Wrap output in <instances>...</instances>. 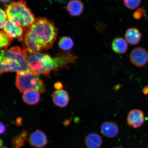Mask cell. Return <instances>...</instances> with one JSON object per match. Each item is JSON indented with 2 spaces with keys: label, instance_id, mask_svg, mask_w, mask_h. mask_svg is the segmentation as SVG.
<instances>
[{
  "label": "cell",
  "instance_id": "cell-1",
  "mask_svg": "<svg viewBox=\"0 0 148 148\" xmlns=\"http://www.w3.org/2000/svg\"><path fill=\"white\" fill-rule=\"evenodd\" d=\"M58 29L52 20L40 17L24 33L22 40L23 50L27 55L41 53L53 47L56 40Z\"/></svg>",
  "mask_w": 148,
  "mask_h": 148
},
{
  "label": "cell",
  "instance_id": "cell-2",
  "mask_svg": "<svg viewBox=\"0 0 148 148\" xmlns=\"http://www.w3.org/2000/svg\"><path fill=\"white\" fill-rule=\"evenodd\" d=\"M76 58L69 54L61 55L53 58L47 53H38L27 55V60L32 73L38 75L47 76L52 70L60 69L74 62Z\"/></svg>",
  "mask_w": 148,
  "mask_h": 148
},
{
  "label": "cell",
  "instance_id": "cell-3",
  "mask_svg": "<svg viewBox=\"0 0 148 148\" xmlns=\"http://www.w3.org/2000/svg\"><path fill=\"white\" fill-rule=\"evenodd\" d=\"M26 53L17 46L0 49V75L9 72H32L28 64Z\"/></svg>",
  "mask_w": 148,
  "mask_h": 148
},
{
  "label": "cell",
  "instance_id": "cell-4",
  "mask_svg": "<svg viewBox=\"0 0 148 148\" xmlns=\"http://www.w3.org/2000/svg\"><path fill=\"white\" fill-rule=\"evenodd\" d=\"M4 5L8 19L23 28L25 33L34 23L36 18L25 0L12 1Z\"/></svg>",
  "mask_w": 148,
  "mask_h": 148
},
{
  "label": "cell",
  "instance_id": "cell-5",
  "mask_svg": "<svg viewBox=\"0 0 148 148\" xmlns=\"http://www.w3.org/2000/svg\"><path fill=\"white\" fill-rule=\"evenodd\" d=\"M16 85L21 92L32 90H38L40 93H43L46 91L43 81L38 75L31 71L17 72Z\"/></svg>",
  "mask_w": 148,
  "mask_h": 148
},
{
  "label": "cell",
  "instance_id": "cell-6",
  "mask_svg": "<svg viewBox=\"0 0 148 148\" xmlns=\"http://www.w3.org/2000/svg\"><path fill=\"white\" fill-rule=\"evenodd\" d=\"M131 62L138 67L145 66L148 62V52L146 49L141 47L135 48L130 55Z\"/></svg>",
  "mask_w": 148,
  "mask_h": 148
},
{
  "label": "cell",
  "instance_id": "cell-7",
  "mask_svg": "<svg viewBox=\"0 0 148 148\" xmlns=\"http://www.w3.org/2000/svg\"><path fill=\"white\" fill-rule=\"evenodd\" d=\"M3 31L11 38L17 39L20 41H22L25 33L23 28L8 19L3 25Z\"/></svg>",
  "mask_w": 148,
  "mask_h": 148
},
{
  "label": "cell",
  "instance_id": "cell-8",
  "mask_svg": "<svg viewBox=\"0 0 148 148\" xmlns=\"http://www.w3.org/2000/svg\"><path fill=\"white\" fill-rule=\"evenodd\" d=\"M145 116L143 111L138 109L131 110L127 116V123L130 126L137 128L143 125Z\"/></svg>",
  "mask_w": 148,
  "mask_h": 148
},
{
  "label": "cell",
  "instance_id": "cell-9",
  "mask_svg": "<svg viewBox=\"0 0 148 148\" xmlns=\"http://www.w3.org/2000/svg\"><path fill=\"white\" fill-rule=\"evenodd\" d=\"M28 140L31 146L37 148H44L49 143L45 133L38 130L31 134Z\"/></svg>",
  "mask_w": 148,
  "mask_h": 148
},
{
  "label": "cell",
  "instance_id": "cell-10",
  "mask_svg": "<svg viewBox=\"0 0 148 148\" xmlns=\"http://www.w3.org/2000/svg\"><path fill=\"white\" fill-rule=\"evenodd\" d=\"M101 132L103 136L109 138L116 137L119 134V127L116 122L106 121L103 123L101 127Z\"/></svg>",
  "mask_w": 148,
  "mask_h": 148
},
{
  "label": "cell",
  "instance_id": "cell-11",
  "mask_svg": "<svg viewBox=\"0 0 148 148\" xmlns=\"http://www.w3.org/2000/svg\"><path fill=\"white\" fill-rule=\"evenodd\" d=\"M53 103L57 106L64 108L69 103V97L67 92L64 90H57L52 94Z\"/></svg>",
  "mask_w": 148,
  "mask_h": 148
},
{
  "label": "cell",
  "instance_id": "cell-12",
  "mask_svg": "<svg viewBox=\"0 0 148 148\" xmlns=\"http://www.w3.org/2000/svg\"><path fill=\"white\" fill-rule=\"evenodd\" d=\"M84 9V5L79 0H71L68 3L66 9L72 16H77L82 14Z\"/></svg>",
  "mask_w": 148,
  "mask_h": 148
},
{
  "label": "cell",
  "instance_id": "cell-13",
  "mask_svg": "<svg viewBox=\"0 0 148 148\" xmlns=\"http://www.w3.org/2000/svg\"><path fill=\"white\" fill-rule=\"evenodd\" d=\"M142 34L140 31L136 28H130L127 29L125 35V40L127 43L136 45L141 40Z\"/></svg>",
  "mask_w": 148,
  "mask_h": 148
},
{
  "label": "cell",
  "instance_id": "cell-14",
  "mask_svg": "<svg viewBox=\"0 0 148 148\" xmlns=\"http://www.w3.org/2000/svg\"><path fill=\"white\" fill-rule=\"evenodd\" d=\"M103 143L102 138L96 133L89 134L85 138V144L88 148H101Z\"/></svg>",
  "mask_w": 148,
  "mask_h": 148
},
{
  "label": "cell",
  "instance_id": "cell-15",
  "mask_svg": "<svg viewBox=\"0 0 148 148\" xmlns=\"http://www.w3.org/2000/svg\"><path fill=\"white\" fill-rule=\"evenodd\" d=\"M23 99L27 104L33 105L36 104L40 99V92L34 90H28L23 92Z\"/></svg>",
  "mask_w": 148,
  "mask_h": 148
},
{
  "label": "cell",
  "instance_id": "cell-16",
  "mask_svg": "<svg viewBox=\"0 0 148 148\" xmlns=\"http://www.w3.org/2000/svg\"><path fill=\"white\" fill-rule=\"evenodd\" d=\"M112 47L114 52L119 54L126 52L128 49V44L126 40L123 38H116L113 40Z\"/></svg>",
  "mask_w": 148,
  "mask_h": 148
},
{
  "label": "cell",
  "instance_id": "cell-17",
  "mask_svg": "<svg viewBox=\"0 0 148 148\" xmlns=\"http://www.w3.org/2000/svg\"><path fill=\"white\" fill-rule=\"evenodd\" d=\"M28 132L23 130L18 136L13 138L12 144L13 148H20L25 145L27 140Z\"/></svg>",
  "mask_w": 148,
  "mask_h": 148
},
{
  "label": "cell",
  "instance_id": "cell-18",
  "mask_svg": "<svg viewBox=\"0 0 148 148\" xmlns=\"http://www.w3.org/2000/svg\"><path fill=\"white\" fill-rule=\"evenodd\" d=\"M74 43L71 38L67 36L63 37L58 42V46L61 49L64 51H68L73 47Z\"/></svg>",
  "mask_w": 148,
  "mask_h": 148
},
{
  "label": "cell",
  "instance_id": "cell-19",
  "mask_svg": "<svg viewBox=\"0 0 148 148\" xmlns=\"http://www.w3.org/2000/svg\"><path fill=\"white\" fill-rule=\"evenodd\" d=\"M12 42V38L3 31H0V49H7Z\"/></svg>",
  "mask_w": 148,
  "mask_h": 148
},
{
  "label": "cell",
  "instance_id": "cell-20",
  "mask_svg": "<svg viewBox=\"0 0 148 148\" xmlns=\"http://www.w3.org/2000/svg\"><path fill=\"white\" fill-rule=\"evenodd\" d=\"M124 4L127 9L134 10L137 9L141 4L142 0H123Z\"/></svg>",
  "mask_w": 148,
  "mask_h": 148
},
{
  "label": "cell",
  "instance_id": "cell-21",
  "mask_svg": "<svg viewBox=\"0 0 148 148\" xmlns=\"http://www.w3.org/2000/svg\"><path fill=\"white\" fill-rule=\"evenodd\" d=\"M7 19L8 18L5 11L0 8V29H3V25Z\"/></svg>",
  "mask_w": 148,
  "mask_h": 148
},
{
  "label": "cell",
  "instance_id": "cell-22",
  "mask_svg": "<svg viewBox=\"0 0 148 148\" xmlns=\"http://www.w3.org/2000/svg\"><path fill=\"white\" fill-rule=\"evenodd\" d=\"M145 14V11L143 9L139 8L134 13L133 16L135 19L138 20L140 19Z\"/></svg>",
  "mask_w": 148,
  "mask_h": 148
},
{
  "label": "cell",
  "instance_id": "cell-23",
  "mask_svg": "<svg viewBox=\"0 0 148 148\" xmlns=\"http://www.w3.org/2000/svg\"><path fill=\"white\" fill-rule=\"evenodd\" d=\"M6 131V127L3 123L0 122V135L4 134Z\"/></svg>",
  "mask_w": 148,
  "mask_h": 148
},
{
  "label": "cell",
  "instance_id": "cell-24",
  "mask_svg": "<svg viewBox=\"0 0 148 148\" xmlns=\"http://www.w3.org/2000/svg\"><path fill=\"white\" fill-rule=\"evenodd\" d=\"M54 87L57 90H62L63 88V85L61 82H57L55 83Z\"/></svg>",
  "mask_w": 148,
  "mask_h": 148
},
{
  "label": "cell",
  "instance_id": "cell-25",
  "mask_svg": "<svg viewBox=\"0 0 148 148\" xmlns=\"http://www.w3.org/2000/svg\"><path fill=\"white\" fill-rule=\"evenodd\" d=\"M22 119L21 118H18L16 121V125H22Z\"/></svg>",
  "mask_w": 148,
  "mask_h": 148
},
{
  "label": "cell",
  "instance_id": "cell-26",
  "mask_svg": "<svg viewBox=\"0 0 148 148\" xmlns=\"http://www.w3.org/2000/svg\"><path fill=\"white\" fill-rule=\"evenodd\" d=\"M143 92L145 95H147L148 94V86H146L143 88Z\"/></svg>",
  "mask_w": 148,
  "mask_h": 148
},
{
  "label": "cell",
  "instance_id": "cell-27",
  "mask_svg": "<svg viewBox=\"0 0 148 148\" xmlns=\"http://www.w3.org/2000/svg\"><path fill=\"white\" fill-rule=\"evenodd\" d=\"M70 122H71V121H70V120H65V121H64L63 123V124L65 126H68L69 125L70 123Z\"/></svg>",
  "mask_w": 148,
  "mask_h": 148
},
{
  "label": "cell",
  "instance_id": "cell-28",
  "mask_svg": "<svg viewBox=\"0 0 148 148\" xmlns=\"http://www.w3.org/2000/svg\"><path fill=\"white\" fill-rule=\"evenodd\" d=\"M10 1V0H0V1L2 3H6Z\"/></svg>",
  "mask_w": 148,
  "mask_h": 148
},
{
  "label": "cell",
  "instance_id": "cell-29",
  "mask_svg": "<svg viewBox=\"0 0 148 148\" xmlns=\"http://www.w3.org/2000/svg\"><path fill=\"white\" fill-rule=\"evenodd\" d=\"M3 144V140L0 138V147H1Z\"/></svg>",
  "mask_w": 148,
  "mask_h": 148
},
{
  "label": "cell",
  "instance_id": "cell-30",
  "mask_svg": "<svg viewBox=\"0 0 148 148\" xmlns=\"http://www.w3.org/2000/svg\"><path fill=\"white\" fill-rule=\"evenodd\" d=\"M0 148H8V147H0Z\"/></svg>",
  "mask_w": 148,
  "mask_h": 148
},
{
  "label": "cell",
  "instance_id": "cell-31",
  "mask_svg": "<svg viewBox=\"0 0 148 148\" xmlns=\"http://www.w3.org/2000/svg\"><path fill=\"white\" fill-rule=\"evenodd\" d=\"M121 148V147H115V148Z\"/></svg>",
  "mask_w": 148,
  "mask_h": 148
},
{
  "label": "cell",
  "instance_id": "cell-32",
  "mask_svg": "<svg viewBox=\"0 0 148 148\" xmlns=\"http://www.w3.org/2000/svg\"><path fill=\"white\" fill-rule=\"evenodd\" d=\"M117 1H119V0H117Z\"/></svg>",
  "mask_w": 148,
  "mask_h": 148
}]
</instances>
